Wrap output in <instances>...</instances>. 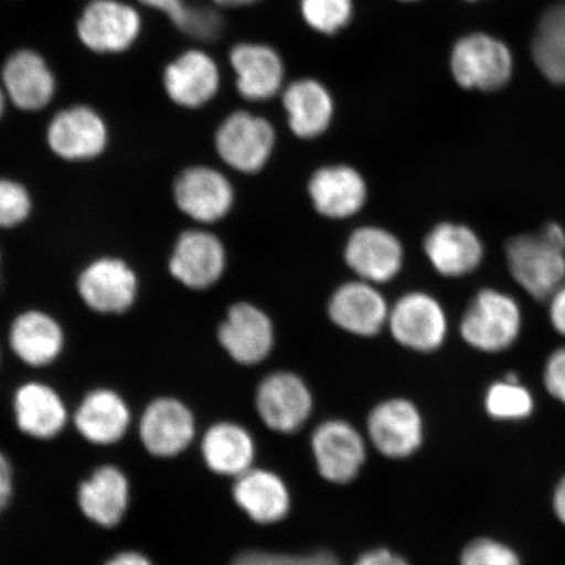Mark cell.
Listing matches in <instances>:
<instances>
[{
	"label": "cell",
	"instance_id": "cell-21",
	"mask_svg": "<svg viewBox=\"0 0 565 565\" xmlns=\"http://www.w3.org/2000/svg\"><path fill=\"white\" fill-rule=\"evenodd\" d=\"M74 422L83 439L106 447L124 439L131 424V412L117 392L95 388L77 406Z\"/></svg>",
	"mask_w": 565,
	"mask_h": 565
},
{
	"label": "cell",
	"instance_id": "cell-33",
	"mask_svg": "<svg viewBox=\"0 0 565 565\" xmlns=\"http://www.w3.org/2000/svg\"><path fill=\"white\" fill-rule=\"evenodd\" d=\"M221 10L214 3L190 2L175 28L192 40L214 42L221 38L224 28Z\"/></svg>",
	"mask_w": 565,
	"mask_h": 565
},
{
	"label": "cell",
	"instance_id": "cell-20",
	"mask_svg": "<svg viewBox=\"0 0 565 565\" xmlns=\"http://www.w3.org/2000/svg\"><path fill=\"white\" fill-rule=\"evenodd\" d=\"M344 257L363 280L385 282L399 273L404 249L391 232L364 227L352 233Z\"/></svg>",
	"mask_w": 565,
	"mask_h": 565
},
{
	"label": "cell",
	"instance_id": "cell-24",
	"mask_svg": "<svg viewBox=\"0 0 565 565\" xmlns=\"http://www.w3.org/2000/svg\"><path fill=\"white\" fill-rule=\"evenodd\" d=\"M427 256L437 273L458 278L471 274L482 264L484 247L477 233L466 225L443 223L429 233Z\"/></svg>",
	"mask_w": 565,
	"mask_h": 565
},
{
	"label": "cell",
	"instance_id": "cell-27",
	"mask_svg": "<svg viewBox=\"0 0 565 565\" xmlns=\"http://www.w3.org/2000/svg\"><path fill=\"white\" fill-rule=\"evenodd\" d=\"M10 344L21 362L31 366H46L61 355L65 334L53 317L31 310L13 321Z\"/></svg>",
	"mask_w": 565,
	"mask_h": 565
},
{
	"label": "cell",
	"instance_id": "cell-47",
	"mask_svg": "<svg viewBox=\"0 0 565 565\" xmlns=\"http://www.w3.org/2000/svg\"><path fill=\"white\" fill-rule=\"evenodd\" d=\"M398 2L414 3V2H419V0H398Z\"/></svg>",
	"mask_w": 565,
	"mask_h": 565
},
{
	"label": "cell",
	"instance_id": "cell-40",
	"mask_svg": "<svg viewBox=\"0 0 565 565\" xmlns=\"http://www.w3.org/2000/svg\"><path fill=\"white\" fill-rule=\"evenodd\" d=\"M548 317L553 328L565 337V285L550 296Z\"/></svg>",
	"mask_w": 565,
	"mask_h": 565
},
{
	"label": "cell",
	"instance_id": "cell-30",
	"mask_svg": "<svg viewBox=\"0 0 565 565\" xmlns=\"http://www.w3.org/2000/svg\"><path fill=\"white\" fill-rule=\"evenodd\" d=\"M532 56L545 79L565 87V2L542 13L533 34Z\"/></svg>",
	"mask_w": 565,
	"mask_h": 565
},
{
	"label": "cell",
	"instance_id": "cell-26",
	"mask_svg": "<svg viewBox=\"0 0 565 565\" xmlns=\"http://www.w3.org/2000/svg\"><path fill=\"white\" fill-rule=\"evenodd\" d=\"M282 105L289 127L300 138L321 136L334 115L330 92L322 83L310 77L289 84L282 92Z\"/></svg>",
	"mask_w": 565,
	"mask_h": 565
},
{
	"label": "cell",
	"instance_id": "cell-17",
	"mask_svg": "<svg viewBox=\"0 0 565 565\" xmlns=\"http://www.w3.org/2000/svg\"><path fill=\"white\" fill-rule=\"evenodd\" d=\"M218 341L237 363L257 364L273 349V323L263 310L250 303L238 302L230 309L218 328Z\"/></svg>",
	"mask_w": 565,
	"mask_h": 565
},
{
	"label": "cell",
	"instance_id": "cell-12",
	"mask_svg": "<svg viewBox=\"0 0 565 565\" xmlns=\"http://www.w3.org/2000/svg\"><path fill=\"white\" fill-rule=\"evenodd\" d=\"M174 200L194 221L214 223L228 214L235 195L227 177L212 168L194 167L175 180Z\"/></svg>",
	"mask_w": 565,
	"mask_h": 565
},
{
	"label": "cell",
	"instance_id": "cell-25",
	"mask_svg": "<svg viewBox=\"0 0 565 565\" xmlns=\"http://www.w3.org/2000/svg\"><path fill=\"white\" fill-rule=\"evenodd\" d=\"M309 194L320 214L344 218L362 210L366 185L363 177L351 167H327L317 171L310 180Z\"/></svg>",
	"mask_w": 565,
	"mask_h": 565
},
{
	"label": "cell",
	"instance_id": "cell-16",
	"mask_svg": "<svg viewBox=\"0 0 565 565\" xmlns=\"http://www.w3.org/2000/svg\"><path fill=\"white\" fill-rule=\"evenodd\" d=\"M224 267L225 250L221 239L204 231L182 233L169 263L173 277L193 289L215 285Z\"/></svg>",
	"mask_w": 565,
	"mask_h": 565
},
{
	"label": "cell",
	"instance_id": "cell-3",
	"mask_svg": "<svg viewBox=\"0 0 565 565\" xmlns=\"http://www.w3.org/2000/svg\"><path fill=\"white\" fill-rule=\"evenodd\" d=\"M522 329V310L513 296L498 289H482L461 322V334L471 348L484 352L510 349Z\"/></svg>",
	"mask_w": 565,
	"mask_h": 565
},
{
	"label": "cell",
	"instance_id": "cell-39",
	"mask_svg": "<svg viewBox=\"0 0 565 565\" xmlns=\"http://www.w3.org/2000/svg\"><path fill=\"white\" fill-rule=\"evenodd\" d=\"M13 494V469L9 457L0 450V514L10 505Z\"/></svg>",
	"mask_w": 565,
	"mask_h": 565
},
{
	"label": "cell",
	"instance_id": "cell-45",
	"mask_svg": "<svg viewBox=\"0 0 565 565\" xmlns=\"http://www.w3.org/2000/svg\"><path fill=\"white\" fill-rule=\"evenodd\" d=\"M210 2L217 6L218 9H239V7L254 6L264 0H210Z\"/></svg>",
	"mask_w": 565,
	"mask_h": 565
},
{
	"label": "cell",
	"instance_id": "cell-6",
	"mask_svg": "<svg viewBox=\"0 0 565 565\" xmlns=\"http://www.w3.org/2000/svg\"><path fill=\"white\" fill-rule=\"evenodd\" d=\"M139 436L148 454L159 458L179 456L195 437L192 409L175 398L154 399L140 416Z\"/></svg>",
	"mask_w": 565,
	"mask_h": 565
},
{
	"label": "cell",
	"instance_id": "cell-31",
	"mask_svg": "<svg viewBox=\"0 0 565 565\" xmlns=\"http://www.w3.org/2000/svg\"><path fill=\"white\" fill-rule=\"evenodd\" d=\"M299 9L310 30L335 35L351 23L355 4L353 0H299Z\"/></svg>",
	"mask_w": 565,
	"mask_h": 565
},
{
	"label": "cell",
	"instance_id": "cell-13",
	"mask_svg": "<svg viewBox=\"0 0 565 565\" xmlns=\"http://www.w3.org/2000/svg\"><path fill=\"white\" fill-rule=\"evenodd\" d=\"M84 302L98 313H124L136 301L138 280L129 265L117 258L92 263L77 280Z\"/></svg>",
	"mask_w": 565,
	"mask_h": 565
},
{
	"label": "cell",
	"instance_id": "cell-37",
	"mask_svg": "<svg viewBox=\"0 0 565 565\" xmlns=\"http://www.w3.org/2000/svg\"><path fill=\"white\" fill-rule=\"evenodd\" d=\"M545 384L550 394L565 405V348L556 350L548 358Z\"/></svg>",
	"mask_w": 565,
	"mask_h": 565
},
{
	"label": "cell",
	"instance_id": "cell-36",
	"mask_svg": "<svg viewBox=\"0 0 565 565\" xmlns=\"http://www.w3.org/2000/svg\"><path fill=\"white\" fill-rule=\"evenodd\" d=\"M461 565H521L510 547L492 540H477L463 550Z\"/></svg>",
	"mask_w": 565,
	"mask_h": 565
},
{
	"label": "cell",
	"instance_id": "cell-28",
	"mask_svg": "<svg viewBox=\"0 0 565 565\" xmlns=\"http://www.w3.org/2000/svg\"><path fill=\"white\" fill-rule=\"evenodd\" d=\"M233 498L258 524H274L286 518L289 494L285 482L266 470L249 469L236 477Z\"/></svg>",
	"mask_w": 565,
	"mask_h": 565
},
{
	"label": "cell",
	"instance_id": "cell-9",
	"mask_svg": "<svg viewBox=\"0 0 565 565\" xmlns=\"http://www.w3.org/2000/svg\"><path fill=\"white\" fill-rule=\"evenodd\" d=\"M238 94L249 102H265L278 95L285 84L281 55L264 42H239L230 52Z\"/></svg>",
	"mask_w": 565,
	"mask_h": 565
},
{
	"label": "cell",
	"instance_id": "cell-23",
	"mask_svg": "<svg viewBox=\"0 0 565 565\" xmlns=\"http://www.w3.org/2000/svg\"><path fill=\"white\" fill-rule=\"evenodd\" d=\"M329 315L339 328L362 337L377 334L388 320L383 295L365 280L339 288L330 301Z\"/></svg>",
	"mask_w": 565,
	"mask_h": 565
},
{
	"label": "cell",
	"instance_id": "cell-15",
	"mask_svg": "<svg viewBox=\"0 0 565 565\" xmlns=\"http://www.w3.org/2000/svg\"><path fill=\"white\" fill-rule=\"evenodd\" d=\"M7 97L25 111L44 109L55 95V77L44 56L30 49H21L9 56L2 70Z\"/></svg>",
	"mask_w": 565,
	"mask_h": 565
},
{
	"label": "cell",
	"instance_id": "cell-43",
	"mask_svg": "<svg viewBox=\"0 0 565 565\" xmlns=\"http://www.w3.org/2000/svg\"><path fill=\"white\" fill-rule=\"evenodd\" d=\"M541 235L548 239L551 244L562 247L565 250V230L561 224L548 223L541 231Z\"/></svg>",
	"mask_w": 565,
	"mask_h": 565
},
{
	"label": "cell",
	"instance_id": "cell-42",
	"mask_svg": "<svg viewBox=\"0 0 565 565\" xmlns=\"http://www.w3.org/2000/svg\"><path fill=\"white\" fill-rule=\"evenodd\" d=\"M105 565H153L150 559L138 551H122L110 557Z\"/></svg>",
	"mask_w": 565,
	"mask_h": 565
},
{
	"label": "cell",
	"instance_id": "cell-49",
	"mask_svg": "<svg viewBox=\"0 0 565 565\" xmlns=\"http://www.w3.org/2000/svg\"><path fill=\"white\" fill-rule=\"evenodd\" d=\"M0 263H2V256H0Z\"/></svg>",
	"mask_w": 565,
	"mask_h": 565
},
{
	"label": "cell",
	"instance_id": "cell-38",
	"mask_svg": "<svg viewBox=\"0 0 565 565\" xmlns=\"http://www.w3.org/2000/svg\"><path fill=\"white\" fill-rule=\"evenodd\" d=\"M138 2L148 9L164 13L174 26L180 23L190 3L189 0H138Z\"/></svg>",
	"mask_w": 565,
	"mask_h": 565
},
{
	"label": "cell",
	"instance_id": "cell-10",
	"mask_svg": "<svg viewBox=\"0 0 565 565\" xmlns=\"http://www.w3.org/2000/svg\"><path fill=\"white\" fill-rule=\"evenodd\" d=\"M162 84L169 98L177 105L201 108L221 88V70L207 52L189 49L166 67Z\"/></svg>",
	"mask_w": 565,
	"mask_h": 565
},
{
	"label": "cell",
	"instance_id": "cell-41",
	"mask_svg": "<svg viewBox=\"0 0 565 565\" xmlns=\"http://www.w3.org/2000/svg\"><path fill=\"white\" fill-rule=\"evenodd\" d=\"M355 565H408L401 556L388 550H374L360 556Z\"/></svg>",
	"mask_w": 565,
	"mask_h": 565
},
{
	"label": "cell",
	"instance_id": "cell-46",
	"mask_svg": "<svg viewBox=\"0 0 565 565\" xmlns=\"http://www.w3.org/2000/svg\"><path fill=\"white\" fill-rule=\"evenodd\" d=\"M6 108V94L4 89L0 87V118H2Z\"/></svg>",
	"mask_w": 565,
	"mask_h": 565
},
{
	"label": "cell",
	"instance_id": "cell-19",
	"mask_svg": "<svg viewBox=\"0 0 565 565\" xmlns=\"http://www.w3.org/2000/svg\"><path fill=\"white\" fill-rule=\"evenodd\" d=\"M369 430L374 447L386 457L405 458L422 444L418 409L405 399L386 401L370 415Z\"/></svg>",
	"mask_w": 565,
	"mask_h": 565
},
{
	"label": "cell",
	"instance_id": "cell-29",
	"mask_svg": "<svg viewBox=\"0 0 565 565\" xmlns=\"http://www.w3.org/2000/svg\"><path fill=\"white\" fill-rule=\"evenodd\" d=\"M202 456L216 475L238 477L250 469L254 458L252 436L233 423H217L202 439Z\"/></svg>",
	"mask_w": 565,
	"mask_h": 565
},
{
	"label": "cell",
	"instance_id": "cell-44",
	"mask_svg": "<svg viewBox=\"0 0 565 565\" xmlns=\"http://www.w3.org/2000/svg\"><path fill=\"white\" fill-rule=\"evenodd\" d=\"M554 508L557 518H559V520L565 525V478H563L559 486H557L554 498Z\"/></svg>",
	"mask_w": 565,
	"mask_h": 565
},
{
	"label": "cell",
	"instance_id": "cell-48",
	"mask_svg": "<svg viewBox=\"0 0 565 565\" xmlns=\"http://www.w3.org/2000/svg\"><path fill=\"white\" fill-rule=\"evenodd\" d=\"M466 2H478V0H466Z\"/></svg>",
	"mask_w": 565,
	"mask_h": 565
},
{
	"label": "cell",
	"instance_id": "cell-14",
	"mask_svg": "<svg viewBox=\"0 0 565 565\" xmlns=\"http://www.w3.org/2000/svg\"><path fill=\"white\" fill-rule=\"evenodd\" d=\"M318 470L333 483H349L365 461L363 437L350 424L331 420L316 429L312 439Z\"/></svg>",
	"mask_w": 565,
	"mask_h": 565
},
{
	"label": "cell",
	"instance_id": "cell-35",
	"mask_svg": "<svg viewBox=\"0 0 565 565\" xmlns=\"http://www.w3.org/2000/svg\"><path fill=\"white\" fill-rule=\"evenodd\" d=\"M231 565H341L337 556L321 553L292 556L264 553V551H246L232 561Z\"/></svg>",
	"mask_w": 565,
	"mask_h": 565
},
{
	"label": "cell",
	"instance_id": "cell-34",
	"mask_svg": "<svg viewBox=\"0 0 565 565\" xmlns=\"http://www.w3.org/2000/svg\"><path fill=\"white\" fill-rule=\"evenodd\" d=\"M31 210V196L23 185L11 180H0V228H12L23 223Z\"/></svg>",
	"mask_w": 565,
	"mask_h": 565
},
{
	"label": "cell",
	"instance_id": "cell-18",
	"mask_svg": "<svg viewBox=\"0 0 565 565\" xmlns=\"http://www.w3.org/2000/svg\"><path fill=\"white\" fill-rule=\"evenodd\" d=\"M77 504L94 524L116 527L121 524L130 504L129 479L117 466H100L81 483Z\"/></svg>",
	"mask_w": 565,
	"mask_h": 565
},
{
	"label": "cell",
	"instance_id": "cell-2",
	"mask_svg": "<svg viewBox=\"0 0 565 565\" xmlns=\"http://www.w3.org/2000/svg\"><path fill=\"white\" fill-rule=\"evenodd\" d=\"M505 258L511 277L530 298L547 301L565 285V250L541 232L512 237L505 245Z\"/></svg>",
	"mask_w": 565,
	"mask_h": 565
},
{
	"label": "cell",
	"instance_id": "cell-8",
	"mask_svg": "<svg viewBox=\"0 0 565 565\" xmlns=\"http://www.w3.org/2000/svg\"><path fill=\"white\" fill-rule=\"evenodd\" d=\"M47 143L65 160L94 159L108 143V129L100 115L89 106H71L60 111L49 125Z\"/></svg>",
	"mask_w": 565,
	"mask_h": 565
},
{
	"label": "cell",
	"instance_id": "cell-5",
	"mask_svg": "<svg viewBox=\"0 0 565 565\" xmlns=\"http://www.w3.org/2000/svg\"><path fill=\"white\" fill-rule=\"evenodd\" d=\"M215 145L225 164L238 172L256 173L270 159L274 127L263 117L236 111L218 127Z\"/></svg>",
	"mask_w": 565,
	"mask_h": 565
},
{
	"label": "cell",
	"instance_id": "cell-1",
	"mask_svg": "<svg viewBox=\"0 0 565 565\" xmlns=\"http://www.w3.org/2000/svg\"><path fill=\"white\" fill-rule=\"evenodd\" d=\"M450 71L459 87L494 92L511 82L514 58L504 41L489 33H469L451 47Z\"/></svg>",
	"mask_w": 565,
	"mask_h": 565
},
{
	"label": "cell",
	"instance_id": "cell-32",
	"mask_svg": "<svg viewBox=\"0 0 565 565\" xmlns=\"http://www.w3.org/2000/svg\"><path fill=\"white\" fill-rule=\"evenodd\" d=\"M486 407L493 418L522 419L532 414L533 399L526 388L505 380L490 387Z\"/></svg>",
	"mask_w": 565,
	"mask_h": 565
},
{
	"label": "cell",
	"instance_id": "cell-4",
	"mask_svg": "<svg viewBox=\"0 0 565 565\" xmlns=\"http://www.w3.org/2000/svg\"><path fill=\"white\" fill-rule=\"evenodd\" d=\"M140 32V13L121 0H92L76 23L77 39L97 54L129 51Z\"/></svg>",
	"mask_w": 565,
	"mask_h": 565
},
{
	"label": "cell",
	"instance_id": "cell-7",
	"mask_svg": "<svg viewBox=\"0 0 565 565\" xmlns=\"http://www.w3.org/2000/svg\"><path fill=\"white\" fill-rule=\"evenodd\" d=\"M387 322L393 337L416 351L439 349L447 337V316L440 303L426 294L404 296L388 312Z\"/></svg>",
	"mask_w": 565,
	"mask_h": 565
},
{
	"label": "cell",
	"instance_id": "cell-11",
	"mask_svg": "<svg viewBox=\"0 0 565 565\" xmlns=\"http://www.w3.org/2000/svg\"><path fill=\"white\" fill-rule=\"evenodd\" d=\"M256 401L266 426L281 434L296 433L312 412V395L292 373H274L265 379Z\"/></svg>",
	"mask_w": 565,
	"mask_h": 565
},
{
	"label": "cell",
	"instance_id": "cell-22",
	"mask_svg": "<svg viewBox=\"0 0 565 565\" xmlns=\"http://www.w3.org/2000/svg\"><path fill=\"white\" fill-rule=\"evenodd\" d=\"M12 407L21 433L38 440L54 439L68 420L65 401L55 388L42 383L19 386Z\"/></svg>",
	"mask_w": 565,
	"mask_h": 565
}]
</instances>
